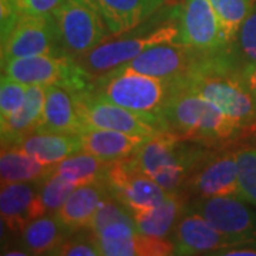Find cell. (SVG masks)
I'll return each instance as SVG.
<instances>
[{
	"label": "cell",
	"instance_id": "cell-28",
	"mask_svg": "<svg viewBox=\"0 0 256 256\" xmlns=\"http://www.w3.org/2000/svg\"><path fill=\"white\" fill-rule=\"evenodd\" d=\"M239 198L256 206V146H244L236 152Z\"/></svg>",
	"mask_w": 256,
	"mask_h": 256
},
{
	"label": "cell",
	"instance_id": "cell-13",
	"mask_svg": "<svg viewBox=\"0 0 256 256\" xmlns=\"http://www.w3.org/2000/svg\"><path fill=\"white\" fill-rule=\"evenodd\" d=\"M210 54L212 53H204L181 42H172L151 47L121 67L161 78H185Z\"/></svg>",
	"mask_w": 256,
	"mask_h": 256
},
{
	"label": "cell",
	"instance_id": "cell-33",
	"mask_svg": "<svg viewBox=\"0 0 256 256\" xmlns=\"http://www.w3.org/2000/svg\"><path fill=\"white\" fill-rule=\"evenodd\" d=\"M235 42L240 54L248 60V63H256V2L239 28Z\"/></svg>",
	"mask_w": 256,
	"mask_h": 256
},
{
	"label": "cell",
	"instance_id": "cell-22",
	"mask_svg": "<svg viewBox=\"0 0 256 256\" xmlns=\"http://www.w3.org/2000/svg\"><path fill=\"white\" fill-rule=\"evenodd\" d=\"M185 214L180 192H168L156 206L131 214L140 234L152 238H170Z\"/></svg>",
	"mask_w": 256,
	"mask_h": 256
},
{
	"label": "cell",
	"instance_id": "cell-9",
	"mask_svg": "<svg viewBox=\"0 0 256 256\" xmlns=\"http://www.w3.org/2000/svg\"><path fill=\"white\" fill-rule=\"evenodd\" d=\"M30 56H68L62 46L53 13H22L8 37L2 40V63Z\"/></svg>",
	"mask_w": 256,
	"mask_h": 256
},
{
	"label": "cell",
	"instance_id": "cell-30",
	"mask_svg": "<svg viewBox=\"0 0 256 256\" xmlns=\"http://www.w3.org/2000/svg\"><path fill=\"white\" fill-rule=\"evenodd\" d=\"M28 86L16 82L6 74H2L0 82V120L9 118L23 106L28 96Z\"/></svg>",
	"mask_w": 256,
	"mask_h": 256
},
{
	"label": "cell",
	"instance_id": "cell-27",
	"mask_svg": "<svg viewBox=\"0 0 256 256\" xmlns=\"http://www.w3.org/2000/svg\"><path fill=\"white\" fill-rule=\"evenodd\" d=\"M210 3L220 18L228 42L234 43L238 36L239 28L244 24L255 2L254 0H210Z\"/></svg>",
	"mask_w": 256,
	"mask_h": 256
},
{
	"label": "cell",
	"instance_id": "cell-16",
	"mask_svg": "<svg viewBox=\"0 0 256 256\" xmlns=\"http://www.w3.org/2000/svg\"><path fill=\"white\" fill-rule=\"evenodd\" d=\"M186 185L198 196H239L238 162L235 152L205 160Z\"/></svg>",
	"mask_w": 256,
	"mask_h": 256
},
{
	"label": "cell",
	"instance_id": "cell-23",
	"mask_svg": "<svg viewBox=\"0 0 256 256\" xmlns=\"http://www.w3.org/2000/svg\"><path fill=\"white\" fill-rule=\"evenodd\" d=\"M14 146L33 156L42 162L48 165L58 164L76 152L82 150L80 134H62V132H42L30 134Z\"/></svg>",
	"mask_w": 256,
	"mask_h": 256
},
{
	"label": "cell",
	"instance_id": "cell-20",
	"mask_svg": "<svg viewBox=\"0 0 256 256\" xmlns=\"http://www.w3.org/2000/svg\"><path fill=\"white\" fill-rule=\"evenodd\" d=\"M168 0H97L111 36L136 28L162 9Z\"/></svg>",
	"mask_w": 256,
	"mask_h": 256
},
{
	"label": "cell",
	"instance_id": "cell-18",
	"mask_svg": "<svg viewBox=\"0 0 256 256\" xmlns=\"http://www.w3.org/2000/svg\"><path fill=\"white\" fill-rule=\"evenodd\" d=\"M108 196H111V194L106 181L80 185L56 210L54 215L73 234L88 229L101 202Z\"/></svg>",
	"mask_w": 256,
	"mask_h": 256
},
{
	"label": "cell",
	"instance_id": "cell-12",
	"mask_svg": "<svg viewBox=\"0 0 256 256\" xmlns=\"http://www.w3.org/2000/svg\"><path fill=\"white\" fill-rule=\"evenodd\" d=\"M180 42L204 53L232 46L210 0H184L180 4Z\"/></svg>",
	"mask_w": 256,
	"mask_h": 256
},
{
	"label": "cell",
	"instance_id": "cell-6",
	"mask_svg": "<svg viewBox=\"0 0 256 256\" xmlns=\"http://www.w3.org/2000/svg\"><path fill=\"white\" fill-rule=\"evenodd\" d=\"M2 74L28 86H58L77 92L92 87L94 76L72 56H30L2 63Z\"/></svg>",
	"mask_w": 256,
	"mask_h": 256
},
{
	"label": "cell",
	"instance_id": "cell-8",
	"mask_svg": "<svg viewBox=\"0 0 256 256\" xmlns=\"http://www.w3.org/2000/svg\"><path fill=\"white\" fill-rule=\"evenodd\" d=\"M77 108L86 128L116 130L146 138L166 131L164 121L160 117L124 108L98 97L92 88L77 92Z\"/></svg>",
	"mask_w": 256,
	"mask_h": 256
},
{
	"label": "cell",
	"instance_id": "cell-4",
	"mask_svg": "<svg viewBox=\"0 0 256 256\" xmlns=\"http://www.w3.org/2000/svg\"><path fill=\"white\" fill-rule=\"evenodd\" d=\"M166 131L210 146L234 138L240 128L212 102L186 87L170 98L161 112Z\"/></svg>",
	"mask_w": 256,
	"mask_h": 256
},
{
	"label": "cell",
	"instance_id": "cell-32",
	"mask_svg": "<svg viewBox=\"0 0 256 256\" xmlns=\"http://www.w3.org/2000/svg\"><path fill=\"white\" fill-rule=\"evenodd\" d=\"M88 234H72L52 252L54 256H98L100 249L90 229Z\"/></svg>",
	"mask_w": 256,
	"mask_h": 256
},
{
	"label": "cell",
	"instance_id": "cell-14",
	"mask_svg": "<svg viewBox=\"0 0 256 256\" xmlns=\"http://www.w3.org/2000/svg\"><path fill=\"white\" fill-rule=\"evenodd\" d=\"M172 242L175 255H215L236 245L220 234L201 214L188 208L176 224Z\"/></svg>",
	"mask_w": 256,
	"mask_h": 256
},
{
	"label": "cell",
	"instance_id": "cell-21",
	"mask_svg": "<svg viewBox=\"0 0 256 256\" xmlns=\"http://www.w3.org/2000/svg\"><path fill=\"white\" fill-rule=\"evenodd\" d=\"M46 101V87L28 86L23 106L9 118L0 120L2 146L18 144L23 138L36 132L42 121Z\"/></svg>",
	"mask_w": 256,
	"mask_h": 256
},
{
	"label": "cell",
	"instance_id": "cell-19",
	"mask_svg": "<svg viewBox=\"0 0 256 256\" xmlns=\"http://www.w3.org/2000/svg\"><path fill=\"white\" fill-rule=\"evenodd\" d=\"M82 150L102 161L114 162L134 156L150 138L132 136L122 131L87 127L80 132Z\"/></svg>",
	"mask_w": 256,
	"mask_h": 256
},
{
	"label": "cell",
	"instance_id": "cell-2",
	"mask_svg": "<svg viewBox=\"0 0 256 256\" xmlns=\"http://www.w3.org/2000/svg\"><path fill=\"white\" fill-rule=\"evenodd\" d=\"M162 9L136 28L111 36L90 52L76 57V60L96 77L118 68L151 47L180 42V6Z\"/></svg>",
	"mask_w": 256,
	"mask_h": 256
},
{
	"label": "cell",
	"instance_id": "cell-24",
	"mask_svg": "<svg viewBox=\"0 0 256 256\" xmlns=\"http://www.w3.org/2000/svg\"><path fill=\"white\" fill-rule=\"evenodd\" d=\"M72 234L54 214H44L23 229L20 242L30 255H52L56 248Z\"/></svg>",
	"mask_w": 256,
	"mask_h": 256
},
{
	"label": "cell",
	"instance_id": "cell-11",
	"mask_svg": "<svg viewBox=\"0 0 256 256\" xmlns=\"http://www.w3.org/2000/svg\"><path fill=\"white\" fill-rule=\"evenodd\" d=\"M106 182L111 196L131 214L156 206L168 194L160 184L138 168L132 156L111 162Z\"/></svg>",
	"mask_w": 256,
	"mask_h": 256
},
{
	"label": "cell",
	"instance_id": "cell-37",
	"mask_svg": "<svg viewBox=\"0 0 256 256\" xmlns=\"http://www.w3.org/2000/svg\"><path fill=\"white\" fill-rule=\"evenodd\" d=\"M254 2H256V0H254Z\"/></svg>",
	"mask_w": 256,
	"mask_h": 256
},
{
	"label": "cell",
	"instance_id": "cell-3",
	"mask_svg": "<svg viewBox=\"0 0 256 256\" xmlns=\"http://www.w3.org/2000/svg\"><path fill=\"white\" fill-rule=\"evenodd\" d=\"M204 144L164 131L150 138L134 154L137 166L166 192H180L206 160Z\"/></svg>",
	"mask_w": 256,
	"mask_h": 256
},
{
	"label": "cell",
	"instance_id": "cell-34",
	"mask_svg": "<svg viewBox=\"0 0 256 256\" xmlns=\"http://www.w3.org/2000/svg\"><path fill=\"white\" fill-rule=\"evenodd\" d=\"M64 0H16L18 10L26 14L53 13Z\"/></svg>",
	"mask_w": 256,
	"mask_h": 256
},
{
	"label": "cell",
	"instance_id": "cell-10",
	"mask_svg": "<svg viewBox=\"0 0 256 256\" xmlns=\"http://www.w3.org/2000/svg\"><path fill=\"white\" fill-rule=\"evenodd\" d=\"M239 196H198L188 208L230 239L236 246L256 245V214Z\"/></svg>",
	"mask_w": 256,
	"mask_h": 256
},
{
	"label": "cell",
	"instance_id": "cell-25",
	"mask_svg": "<svg viewBox=\"0 0 256 256\" xmlns=\"http://www.w3.org/2000/svg\"><path fill=\"white\" fill-rule=\"evenodd\" d=\"M54 165L42 162L18 146H2L0 176L2 184L42 181L53 171Z\"/></svg>",
	"mask_w": 256,
	"mask_h": 256
},
{
	"label": "cell",
	"instance_id": "cell-1",
	"mask_svg": "<svg viewBox=\"0 0 256 256\" xmlns=\"http://www.w3.org/2000/svg\"><path fill=\"white\" fill-rule=\"evenodd\" d=\"M229 47L206 56L184 78L182 87L198 92L244 130L256 126V98Z\"/></svg>",
	"mask_w": 256,
	"mask_h": 256
},
{
	"label": "cell",
	"instance_id": "cell-17",
	"mask_svg": "<svg viewBox=\"0 0 256 256\" xmlns=\"http://www.w3.org/2000/svg\"><path fill=\"white\" fill-rule=\"evenodd\" d=\"M84 128L77 108V90L58 86L46 87L44 110L37 131L80 134Z\"/></svg>",
	"mask_w": 256,
	"mask_h": 256
},
{
	"label": "cell",
	"instance_id": "cell-15",
	"mask_svg": "<svg viewBox=\"0 0 256 256\" xmlns=\"http://www.w3.org/2000/svg\"><path fill=\"white\" fill-rule=\"evenodd\" d=\"M40 184L42 181L2 184L0 215L3 226L22 234L32 220L46 214L40 200Z\"/></svg>",
	"mask_w": 256,
	"mask_h": 256
},
{
	"label": "cell",
	"instance_id": "cell-31",
	"mask_svg": "<svg viewBox=\"0 0 256 256\" xmlns=\"http://www.w3.org/2000/svg\"><path fill=\"white\" fill-rule=\"evenodd\" d=\"M126 220H134L131 212L124 205H121L116 198L108 196L101 202L96 215L92 216L88 229L92 234H96L102 228H106L107 225L116 222H126Z\"/></svg>",
	"mask_w": 256,
	"mask_h": 256
},
{
	"label": "cell",
	"instance_id": "cell-35",
	"mask_svg": "<svg viewBox=\"0 0 256 256\" xmlns=\"http://www.w3.org/2000/svg\"><path fill=\"white\" fill-rule=\"evenodd\" d=\"M244 77L256 98V63H246L244 66Z\"/></svg>",
	"mask_w": 256,
	"mask_h": 256
},
{
	"label": "cell",
	"instance_id": "cell-36",
	"mask_svg": "<svg viewBox=\"0 0 256 256\" xmlns=\"http://www.w3.org/2000/svg\"><path fill=\"white\" fill-rule=\"evenodd\" d=\"M3 255L6 256H28L30 255L28 250H20V249H13V250H8V252H3Z\"/></svg>",
	"mask_w": 256,
	"mask_h": 256
},
{
	"label": "cell",
	"instance_id": "cell-29",
	"mask_svg": "<svg viewBox=\"0 0 256 256\" xmlns=\"http://www.w3.org/2000/svg\"><path fill=\"white\" fill-rule=\"evenodd\" d=\"M77 188V185L66 180L63 175L56 171H52L40 184V200L46 214H54L72 192Z\"/></svg>",
	"mask_w": 256,
	"mask_h": 256
},
{
	"label": "cell",
	"instance_id": "cell-5",
	"mask_svg": "<svg viewBox=\"0 0 256 256\" xmlns=\"http://www.w3.org/2000/svg\"><path fill=\"white\" fill-rule=\"evenodd\" d=\"M182 80L161 78L118 67L96 76L92 92L124 108L161 118L166 102L182 88Z\"/></svg>",
	"mask_w": 256,
	"mask_h": 256
},
{
	"label": "cell",
	"instance_id": "cell-26",
	"mask_svg": "<svg viewBox=\"0 0 256 256\" xmlns=\"http://www.w3.org/2000/svg\"><path fill=\"white\" fill-rule=\"evenodd\" d=\"M111 162L102 161L90 152L80 151L60 161L53 166V171L63 175L66 180L77 186L86 184L106 181Z\"/></svg>",
	"mask_w": 256,
	"mask_h": 256
},
{
	"label": "cell",
	"instance_id": "cell-7",
	"mask_svg": "<svg viewBox=\"0 0 256 256\" xmlns=\"http://www.w3.org/2000/svg\"><path fill=\"white\" fill-rule=\"evenodd\" d=\"M53 16L64 52L74 58L111 37L97 0H64Z\"/></svg>",
	"mask_w": 256,
	"mask_h": 256
}]
</instances>
